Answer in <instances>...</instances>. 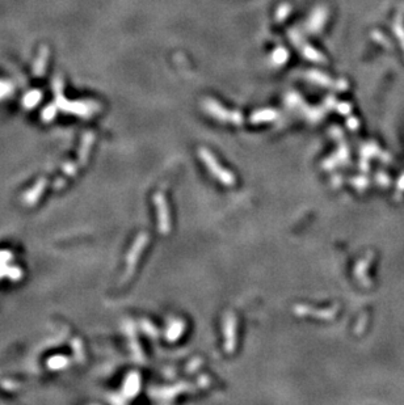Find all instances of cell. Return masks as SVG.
<instances>
[{
  "label": "cell",
  "instance_id": "6da1fadb",
  "mask_svg": "<svg viewBox=\"0 0 404 405\" xmlns=\"http://www.w3.org/2000/svg\"><path fill=\"white\" fill-rule=\"evenodd\" d=\"M199 152H201V158L205 159L206 165H208L209 169L212 170V173L214 174L219 181H222L223 184H228V185L234 184L235 180L234 177H232V174H231L227 169H223V168L219 165L218 161L215 160L212 155H210V152H208L206 150H201Z\"/></svg>",
  "mask_w": 404,
  "mask_h": 405
}]
</instances>
